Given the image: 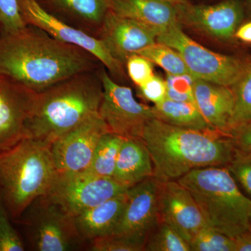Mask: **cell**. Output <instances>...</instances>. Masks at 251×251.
<instances>
[{"instance_id": "obj_28", "label": "cell", "mask_w": 251, "mask_h": 251, "mask_svg": "<svg viewBox=\"0 0 251 251\" xmlns=\"http://www.w3.org/2000/svg\"><path fill=\"white\" fill-rule=\"evenodd\" d=\"M146 240L142 238L110 234L99 238L87 244L91 251H145Z\"/></svg>"}, {"instance_id": "obj_2", "label": "cell", "mask_w": 251, "mask_h": 251, "mask_svg": "<svg viewBox=\"0 0 251 251\" xmlns=\"http://www.w3.org/2000/svg\"><path fill=\"white\" fill-rule=\"evenodd\" d=\"M142 139L161 181L177 180L199 168L227 166L235 150L230 135L215 128H181L155 117L145 126Z\"/></svg>"}, {"instance_id": "obj_14", "label": "cell", "mask_w": 251, "mask_h": 251, "mask_svg": "<svg viewBox=\"0 0 251 251\" xmlns=\"http://www.w3.org/2000/svg\"><path fill=\"white\" fill-rule=\"evenodd\" d=\"M158 211L160 221L173 227L188 243L207 225L191 193L176 180L161 181Z\"/></svg>"}, {"instance_id": "obj_5", "label": "cell", "mask_w": 251, "mask_h": 251, "mask_svg": "<svg viewBox=\"0 0 251 251\" xmlns=\"http://www.w3.org/2000/svg\"><path fill=\"white\" fill-rule=\"evenodd\" d=\"M176 181L191 193L212 228L233 239L250 229L251 200L227 167L193 170Z\"/></svg>"}, {"instance_id": "obj_31", "label": "cell", "mask_w": 251, "mask_h": 251, "mask_svg": "<svg viewBox=\"0 0 251 251\" xmlns=\"http://www.w3.org/2000/svg\"><path fill=\"white\" fill-rule=\"evenodd\" d=\"M195 77L191 74L167 75L166 98L175 101L190 102L196 104L193 94Z\"/></svg>"}, {"instance_id": "obj_27", "label": "cell", "mask_w": 251, "mask_h": 251, "mask_svg": "<svg viewBox=\"0 0 251 251\" xmlns=\"http://www.w3.org/2000/svg\"><path fill=\"white\" fill-rule=\"evenodd\" d=\"M191 251H235L234 239L206 225L189 242Z\"/></svg>"}, {"instance_id": "obj_36", "label": "cell", "mask_w": 251, "mask_h": 251, "mask_svg": "<svg viewBox=\"0 0 251 251\" xmlns=\"http://www.w3.org/2000/svg\"><path fill=\"white\" fill-rule=\"evenodd\" d=\"M235 251H251V230L234 238Z\"/></svg>"}, {"instance_id": "obj_13", "label": "cell", "mask_w": 251, "mask_h": 251, "mask_svg": "<svg viewBox=\"0 0 251 251\" xmlns=\"http://www.w3.org/2000/svg\"><path fill=\"white\" fill-rule=\"evenodd\" d=\"M161 180L153 176L127 190V201L111 234H124L147 241L160 222L158 193Z\"/></svg>"}, {"instance_id": "obj_33", "label": "cell", "mask_w": 251, "mask_h": 251, "mask_svg": "<svg viewBox=\"0 0 251 251\" xmlns=\"http://www.w3.org/2000/svg\"><path fill=\"white\" fill-rule=\"evenodd\" d=\"M128 77L137 87L143 85L153 74V64L139 54H133L125 64Z\"/></svg>"}, {"instance_id": "obj_15", "label": "cell", "mask_w": 251, "mask_h": 251, "mask_svg": "<svg viewBox=\"0 0 251 251\" xmlns=\"http://www.w3.org/2000/svg\"><path fill=\"white\" fill-rule=\"evenodd\" d=\"M157 36L156 31L148 26L110 10L97 35L114 58L125 67L130 55L155 44Z\"/></svg>"}, {"instance_id": "obj_9", "label": "cell", "mask_w": 251, "mask_h": 251, "mask_svg": "<svg viewBox=\"0 0 251 251\" xmlns=\"http://www.w3.org/2000/svg\"><path fill=\"white\" fill-rule=\"evenodd\" d=\"M18 2L27 25L41 28L55 39L93 54L112 77H126L125 67L114 58L98 37L59 19L48 11L39 0H18Z\"/></svg>"}, {"instance_id": "obj_30", "label": "cell", "mask_w": 251, "mask_h": 251, "mask_svg": "<svg viewBox=\"0 0 251 251\" xmlns=\"http://www.w3.org/2000/svg\"><path fill=\"white\" fill-rule=\"evenodd\" d=\"M0 201V251H24L25 244Z\"/></svg>"}, {"instance_id": "obj_20", "label": "cell", "mask_w": 251, "mask_h": 251, "mask_svg": "<svg viewBox=\"0 0 251 251\" xmlns=\"http://www.w3.org/2000/svg\"><path fill=\"white\" fill-rule=\"evenodd\" d=\"M126 201L127 191L75 216L77 232L87 246L95 239L112 234Z\"/></svg>"}, {"instance_id": "obj_1", "label": "cell", "mask_w": 251, "mask_h": 251, "mask_svg": "<svg viewBox=\"0 0 251 251\" xmlns=\"http://www.w3.org/2000/svg\"><path fill=\"white\" fill-rule=\"evenodd\" d=\"M103 66L93 54L66 44L41 28L0 35V74L39 93L64 79Z\"/></svg>"}, {"instance_id": "obj_34", "label": "cell", "mask_w": 251, "mask_h": 251, "mask_svg": "<svg viewBox=\"0 0 251 251\" xmlns=\"http://www.w3.org/2000/svg\"><path fill=\"white\" fill-rule=\"evenodd\" d=\"M138 87L140 95L153 103H160L166 98V80L157 75H153L143 85Z\"/></svg>"}, {"instance_id": "obj_11", "label": "cell", "mask_w": 251, "mask_h": 251, "mask_svg": "<svg viewBox=\"0 0 251 251\" xmlns=\"http://www.w3.org/2000/svg\"><path fill=\"white\" fill-rule=\"evenodd\" d=\"M108 132L106 124L98 112L57 138L51 145L57 173L85 171L99 140Z\"/></svg>"}, {"instance_id": "obj_29", "label": "cell", "mask_w": 251, "mask_h": 251, "mask_svg": "<svg viewBox=\"0 0 251 251\" xmlns=\"http://www.w3.org/2000/svg\"><path fill=\"white\" fill-rule=\"evenodd\" d=\"M226 167L251 200V153L235 148L232 159Z\"/></svg>"}, {"instance_id": "obj_10", "label": "cell", "mask_w": 251, "mask_h": 251, "mask_svg": "<svg viewBox=\"0 0 251 251\" xmlns=\"http://www.w3.org/2000/svg\"><path fill=\"white\" fill-rule=\"evenodd\" d=\"M127 190L111 177H100L85 171L57 173L46 195L75 217Z\"/></svg>"}, {"instance_id": "obj_12", "label": "cell", "mask_w": 251, "mask_h": 251, "mask_svg": "<svg viewBox=\"0 0 251 251\" xmlns=\"http://www.w3.org/2000/svg\"><path fill=\"white\" fill-rule=\"evenodd\" d=\"M37 93L0 74V153L25 138Z\"/></svg>"}, {"instance_id": "obj_3", "label": "cell", "mask_w": 251, "mask_h": 251, "mask_svg": "<svg viewBox=\"0 0 251 251\" xmlns=\"http://www.w3.org/2000/svg\"><path fill=\"white\" fill-rule=\"evenodd\" d=\"M100 68L68 77L37 93L26 123L25 138L52 145L59 137L98 113L103 97Z\"/></svg>"}, {"instance_id": "obj_26", "label": "cell", "mask_w": 251, "mask_h": 251, "mask_svg": "<svg viewBox=\"0 0 251 251\" xmlns=\"http://www.w3.org/2000/svg\"><path fill=\"white\" fill-rule=\"evenodd\" d=\"M145 251H191L189 243L166 223L160 221L149 234Z\"/></svg>"}, {"instance_id": "obj_4", "label": "cell", "mask_w": 251, "mask_h": 251, "mask_svg": "<svg viewBox=\"0 0 251 251\" xmlns=\"http://www.w3.org/2000/svg\"><path fill=\"white\" fill-rule=\"evenodd\" d=\"M57 174L51 144L24 138L0 153V201L13 221L49 193Z\"/></svg>"}, {"instance_id": "obj_7", "label": "cell", "mask_w": 251, "mask_h": 251, "mask_svg": "<svg viewBox=\"0 0 251 251\" xmlns=\"http://www.w3.org/2000/svg\"><path fill=\"white\" fill-rule=\"evenodd\" d=\"M156 41L176 50L195 78L232 87L250 63L213 52L185 34L179 23L157 36Z\"/></svg>"}, {"instance_id": "obj_24", "label": "cell", "mask_w": 251, "mask_h": 251, "mask_svg": "<svg viewBox=\"0 0 251 251\" xmlns=\"http://www.w3.org/2000/svg\"><path fill=\"white\" fill-rule=\"evenodd\" d=\"M157 64L171 75L191 74L181 54L173 48L156 42L140 51L138 53Z\"/></svg>"}, {"instance_id": "obj_23", "label": "cell", "mask_w": 251, "mask_h": 251, "mask_svg": "<svg viewBox=\"0 0 251 251\" xmlns=\"http://www.w3.org/2000/svg\"><path fill=\"white\" fill-rule=\"evenodd\" d=\"M124 140L125 138L111 132L104 134L99 140L85 172L100 177L112 178Z\"/></svg>"}, {"instance_id": "obj_39", "label": "cell", "mask_w": 251, "mask_h": 251, "mask_svg": "<svg viewBox=\"0 0 251 251\" xmlns=\"http://www.w3.org/2000/svg\"><path fill=\"white\" fill-rule=\"evenodd\" d=\"M250 230H251V209L250 212Z\"/></svg>"}, {"instance_id": "obj_17", "label": "cell", "mask_w": 251, "mask_h": 251, "mask_svg": "<svg viewBox=\"0 0 251 251\" xmlns=\"http://www.w3.org/2000/svg\"><path fill=\"white\" fill-rule=\"evenodd\" d=\"M193 94L196 106L209 126L230 135L234 104L231 87L195 78Z\"/></svg>"}, {"instance_id": "obj_25", "label": "cell", "mask_w": 251, "mask_h": 251, "mask_svg": "<svg viewBox=\"0 0 251 251\" xmlns=\"http://www.w3.org/2000/svg\"><path fill=\"white\" fill-rule=\"evenodd\" d=\"M234 95V110L229 122L230 130L234 127L251 121V64L240 78L231 87Z\"/></svg>"}, {"instance_id": "obj_40", "label": "cell", "mask_w": 251, "mask_h": 251, "mask_svg": "<svg viewBox=\"0 0 251 251\" xmlns=\"http://www.w3.org/2000/svg\"></svg>"}, {"instance_id": "obj_32", "label": "cell", "mask_w": 251, "mask_h": 251, "mask_svg": "<svg viewBox=\"0 0 251 251\" xmlns=\"http://www.w3.org/2000/svg\"><path fill=\"white\" fill-rule=\"evenodd\" d=\"M27 25L18 0H0V35L15 32Z\"/></svg>"}, {"instance_id": "obj_35", "label": "cell", "mask_w": 251, "mask_h": 251, "mask_svg": "<svg viewBox=\"0 0 251 251\" xmlns=\"http://www.w3.org/2000/svg\"><path fill=\"white\" fill-rule=\"evenodd\" d=\"M230 136L236 148L251 153V121L234 127Z\"/></svg>"}, {"instance_id": "obj_38", "label": "cell", "mask_w": 251, "mask_h": 251, "mask_svg": "<svg viewBox=\"0 0 251 251\" xmlns=\"http://www.w3.org/2000/svg\"><path fill=\"white\" fill-rule=\"evenodd\" d=\"M165 1H168L176 6H181L187 4L188 1L187 0H165Z\"/></svg>"}, {"instance_id": "obj_16", "label": "cell", "mask_w": 251, "mask_h": 251, "mask_svg": "<svg viewBox=\"0 0 251 251\" xmlns=\"http://www.w3.org/2000/svg\"><path fill=\"white\" fill-rule=\"evenodd\" d=\"M178 19L216 39H229L234 35L244 18L239 0H226L213 5L176 6Z\"/></svg>"}, {"instance_id": "obj_21", "label": "cell", "mask_w": 251, "mask_h": 251, "mask_svg": "<svg viewBox=\"0 0 251 251\" xmlns=\"http://www.w3.org/2000/svg\"><path fill=\"white\" fill-rule=\"evenodd\" d=\"M62 21L97 36L110 10V0H46ZM54 15V14H53Z\"/></svg>"}, {"instance_id": "obj_18", "label": "cell", "mask_w": 251, "mask_h": 251, "mask_svg": "<svg viewBox=\"0 0 251 251\" xmlns=\"http://www.w3.org/2000/svg\"><path fill=\"white\" fill-rule=\"evenodd\" d=\"M110 10L148 26L158 36L179 23L176 6L165 0H110Z\"/></svg>"}, {"instance_id": "obj_22", "label": "cell", "mask_w": 251, "mask_h": 251, "mask_svg": "<svg viewBox=\"0 0 251 251\" xmlns=\"http://www.w3.org/2000/svg\"><path fill=\"white\" fill-rule=\"evenodd\" d=\"M152 107L155 118L169 125L196 130L214 128L206 122L195 103L166 98Z\"/></svg>"}, {"instance_id": "obj_37", "label": "cell", "mask_w": 251, "mask_h": 251, "mask_svg": "<svg viewBox=\"0 0 251 251\" xmlns=\"http://www.w3.org/2000/svg\"><path fill=\"white\" fill-rule=\"evenodd\" d=\"M234 36L243 42L251 44V22L247 23L238 27Z\"/></svg>"}, {"instance_id": "obj_8", "label": "cell", "mask_w": 251, "mask_h": 251, "mask_svg": "<svg viewBox=\"0 0 251 251\" xmlns=\"http://www.w3.org/2000/svg\"><path fill=\"white\" fill-rule=\"evenodd\" d=\"M105 69H99L103 85L99 115L111 133L124 138H142L145 126L155 117L153 107L139 103L131 88L117 83Z\"/></svg>"}, {"instance_id": "obj_6", "label": "cell", "mask_w": 251, "mask_h": 251, "mask_svg": "<svg viewBox=\"0 0 251 251\" xmlns=\"http://www.w3.org/2000/svg\"><path fill=\"white\" fill-rule=\"evenodd\" d=\"M17 221L24 226L31 250L69 251L87 247L77 232L75 217L47 195L33 201Z\"/></svg>"}, {"instance_id": "obj_19", "label": "cell", "mask_w": 251, "mask_h": 251, "mask_svg": "<svg viewBox=\"0 0 251 251\" xmlns=\"http://www.w3.org/2000/svg\"><path fill=\"white\" fill-rule=\"evenodd\" d=\"M154 176L151 155L142 138H125L112 178L128 189Z\"/></svg>"}]
</instances>
